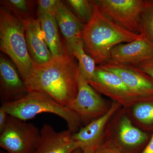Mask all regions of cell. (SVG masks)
Segmentation results:
<instances>
[{"label":"cell","instance_id":"obj_12","mask_svg":"<svg viewBox=\"0 0 153 153\" xmlns=\"http://www.w3.org/2000/svg\"><path fill=\"white\" fill-rule=\"evenodd\" d=\"M151 59H153V44L141 35L134 41L114 47L106 63L137 65Z\"/></svg>","mask_w":153,"mask_h":153},{"label":"cell","instance_id":"obj_19","mask_svg":"<svg viewBox=\"0 0 153 153\" xmlns=\"http://www.w3.org/2000/svg\"><path fill=\"white\" fill-rule=\"evenodd\" d=\"M124 110L134 124L140 129L153 125V100L139 102Z\"/></svg>","mask_w":153,"mask_h":153},{"label":"cell","instance_id":"obj_14","mask_svg":"<svg viewBox=\"0 0 153 153\" xmlns=\"http://www.w3.org/2000/svg\"><path fill=\"white\" fill-rule=\"evenodd\" d=\"M121 107L119 103L113 102L105 114L92 121L72 134V139L82 145V149L85 148H93L96 149L104 140L105 130L110 120Z\"/></svg>","mask_w":153,"mask_h":153},{"label":"cell","instance_id":"obj_24","mask_svg":"<svg viewBox=\"0 0 153 153\" xmlns=\"http://www.w3.org/2000/svg\"><path fill=\"white\" fill-rule=\"evenodd\" d=\"M61 1L59 0H39L36 1L38 5L37 14L45 13H55L57 6Z\"/></svg>","mask_w":153,"mask_h":153},{"label":"cell","instance_id":"obj_3","mask_svg":"<svg viewBox=\"0 0 153 153\" xmlns=\"http://www.w3.org/2000/svg\"><path fill=\"white\" fill-rule=\"evenodd\" d=\"M1 107L9 115L25 121L43 113L57 115L66 122L68 129L73 134L78 131L82 124L78 115L43 91L29 92L23 98L4 103Z\"/></svg>","mask_w":153,"mask_h":153},{"label":"cell","instance_id":"obj_26","mask_svg":"<svg viewBox=\"0 0 153 153\" xmlns=\"http://www.w3.org/2000/svg\"><path fill=\"white\" fill-rule=\"evenodd\" d=\"M9 116L8 114L5 111L0 108V132H1L5 127Z\"/></svg>","mask_w":153,"mask_h":153},{"label":"cell","instance_id":"obj_20","mask_svg":"<svg viewBox=\"0 0 153 153\" xmlns=\"http://www.w3.org/2000/svg\"><path fill=\"white\" fill-rule=\"evenodd\" d=\"M1 7L22 22L33 18V7L36 1L2 0Z\"/></svg>","mask_w":153,"mask_h":153},{"label":"cell","instance_id":"obj_4","mask_svg":"<svg viewBox=\"0 0 153 153\" xmlns=\"http://www.w3.org/2000/svg\"><path fill=\"white\" fill-rule=\"evenodd\" d=\"M0 49L10 58L25 81L35 66L28 52L25 23L2 7L0 9Z\"/></svg>","mask_w":153,"mask_h":153},{"label":"cell","instance_id":"obj_9","mask_svg":"<svg viewBox=\"0 0 153 153\" xmlns=\"http://www.w3.org/2000/svg\"><path fill=\"white\" fill-rule=\"evenodd\" d=\"M118 111L115 118L111 119L114 129L107 126L105 136L113 140L123 152L125 149L141 146L147 140V134L134 124L124 108Z\"/></svg>","mask_w":153,"mask_h":153},{"label":"cell","instance_id":"obj_1","mask_svg":"<svg viewBox=\"0 0 153 153\" xmlns=\"http://www.w3.org/2000/svg\"><path fill=\"white\" fill-rule=\"evenodd\" d=\"M78 65L72 55L54 56L47 63L35 66L25 82L28 92L43 91L66 106L78 92Z\"/></svg>","mask_w":153,"mask_h":153},{"label":"cell","instance_id":"obj_18","mask_svg":"<svg viewBox=\"0 0 153 153\" xmlns=\"http://www.w3.org/2000/svg\"><path fill=\"white\" fill-rule=\"evenodd\" d=\"M67 53L74 56L78 61L79 73L88 82L95 78L96 64L95 61L85 52L84 44L81 38L66 47Z\"/></svg>","mask_w":153,"mask_h":153},{"label":"cell","instance_id":"obj_16","mask_svg":"<svg viewBox=\"0 0 153 153\" xmlns=\"http://www.w3.org/2000/svg\"><path fill=\"white\" fill-rule=\"evenodd\" d=\"M55 17L65 39V47L81 38L85 24L62 1L56 9Z\"/></svg>","mask_w":153,"mask_h":153},{"label":"cell","instance_id":"obj_5","mask_svg":"<svg viewBox=\"0 0 153 153\" xmlns=\"http://www.w3.org/2000/svg\"><path fill=\"white\" fill-rule=\"evenodd\" d=\"M40 136V130L33 124L9 115L0 134V146L8 153H34Z\"/></svg>","mask_w":153,"mask_h":153},{"label":"cell","instance_id":"obj_17","mask_svg":"<svg viewBox=\"0 0 153 153\" xmlns=\"http://www.w3.org/2000/svg\"><path fill=\"white\" fill-rule=\"evenodd\" d=\"M45 41L53 57L68 54L60 39L55 13H45L37 14Z\"/></svg>","mask_w":153,"mask_h":153},{"label":"cell","instance_id":"obj_27","mask_svg":"<svg viewBox=\"0 0 153 153\" xmlns=\"http://www.w3.org/2000/svg\"><path fill=\"white\" fill-rule=\"evenodd\" d=\"M140 153H153V134L150 140Z\"/></svg>","mask_w":153,"mask_h":153},{"label":"cell","instance_id":"obj_28","mask_svg":"<svg viewBox=\"0 0 153 153\" xmlns=\"http://www.w3.org/2000/svg\"><path fill=\"white\" fill-rule=\"evenodd\" d=\"M95 150L93 148H85L82 149V153H94Z\"/></svg>","mask_w":153,"mask_h":153},{"label":"cell","instance_id":"obj_6","mask_svg":"<svg viewBox=\"0 0 153 153\" xmlns=\"http://www.w3.org/2000/svg\"><path fill=\"white\" fill-rule=\"evenodd\" d=\"M88 83L97 92L119 103L124 109L139 102L153 100V98L137 95L126 85L118 75L100 66H96L95 78Z\"/></svg>","mask_w":153,"mask_h":153},{"label":"cell","instance_id":"obj_10","mask_svg":"<svg viewBox=\"0 0 153 153\" xmlns=\"http://www.w3.org/2000/svg\"><path fill=\"white\" fill-rule=\"evenodd\" d=\"M1 54L0 95L2 104L19 100L28 93L16 66Z\"/></svg>","mask_w":153,"mask_h":153},{"label":"cell","instance_id":"obj_25","mask_svg":"<svg viewBox=\"0 0 153 153\" xmlns=\"http://www.w3.org/2000/svg\"><path fill=\"white\" fill-rule=\"evenodd\" d=\"M137 66L153 79V59L146 60Z\"/></svg>","mask_w":153,"mask_h":153},{"label":"cell","instance_id":"obj_13","mask_svg":"<svg viewBox=\"0 0 153 153\" xmlns=\"http://www.w3.org/2000/svg\"><path fill=\"white\" fill-rule=\"evenodd\" d=\"M41 136L34 153H73L82 149L81 144L73 140L69 130L57 131L50 125L40 130Z\"/></svg>","mask_w":153,"mask_h":153},{"label":"cell","instance_id":"obj_15","mask_svg":"<svg viewBox=\"0 0 153 153\" xmlns=\"http://www.w3.org/2000/svg\"><path fill=\"white\" fill-rule=\"evenodd\" d=\"M23 22L28 52L34 65L47 63L53 56L45 41L39 20L31 18Z\"/></svg>","mask_w":153,"mask_h":153},{"label":"cell","instance_id":"obj_8","mask_svg":"<svg viewBox=\"0 0 153 153\" xmlns=\"http://www.w3.org/2000/svg\"><path fill=\"white\" fill-rule=\"evenodd\" d=\"M78 92L74 100L66 106L78 115L84 126L105 114L110 106L78 72Z\"/></svg>","mask_w":153,"mask_h":153},{"label":"cell","instance_id":"obj_23","mask_svg":"<svg viewBox=\"0 0 153 153\" xmlns=\"http://www.w3.org/2000/svg\"><path fill=\"white\" fill-rule=\"evenodd\" d=\"M94 153H124L111 139L105 136L101 144L96 149Z\"/></svg>","mask_w":153,"mask_h":153},{"label":"cell","instance_id":"obj_7","mask_svg":"<svg viewBox=\"0 0 153 153\" xmlns=\"http://www.w3.org/2000/svg\"><path fill=\"white\" fill-rule=\"evenodd\" d=\"M101 13L126 30L140 34L141 18L146 5L144 0H96Z\"/></svg>","mask_w":153,"mask_h":153},{"label":"cell","instance_id":"obj_29","mask_svg":"<svg viewBox=\"0 0 153 153\" xmlns=\"http://www.w3.org/2000/svg\"><path fill=\"white\" fill-rule=\"evenodd\" d=\"M73 153H82V149H77L76 150L74 151Z\"/></svg>","mask_w":153,"mask_h":153},{"label":"cell","instance_id":"obj_2","mask_svg":"<svg viewBox=\"0 0 153 153\" xmlns=\"http://www.w3.org/2000/svg\"><path fill=\"white\" fill-rule=\"evenodd\" d=\"M140 36V34L128 31L107 17L94 3L93 17L85 25L81 38L85 52L99 66L108 62L114 47L134 41Z\"/></svg>","mask_w":153,"mask_h":153},{"label":"cell","instance_id":"obj_21","mask_svg":"<svg viewBox=\"0 0 153 153\" xmlns=\"http://www.w3.org/2000/svg\"><path fill=\"white\" fill-rule=\"evenodd\" d=\"M64 2L68 5L76 16L85 25L89 22L93 17L94 10V1L89 0H67Z\"/></svg>","mask_w":153,"mask_h":153},{"label":"cell","instance_id":"obj_22","mask_svg":"<svg viewBox=\"0 0 153 153\" xmlns=\"http://www.w3.org/2000/svg\"><path fill=\"white\" fill-rule=\"evenodd\" d=\"M140 34L153 44V0L146 1L141 18Z\"/></svg>","mask_w":153,"mask_h":153},{"label":"cell","instance_id":"obj_11","mask_svg":"<svg viewBox=\"0 0 153 153\" xmlns=\"http://www.w3.org/2000/svg\"><path fill=\"white\" fill-rule=\"evenodd\" d=\"M99 66L118 75L126 85L137 95L153 98V79L137 65L105 63Z\"/></svg>","mask_w":153,"mask_h":153}]
</instances>
